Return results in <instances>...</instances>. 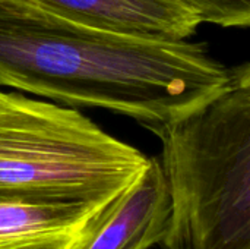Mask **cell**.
I'll return each mask as SVG.
<instances>
[{
	"instance_id": "6da1fadb",
	"label": "cell",
	"mask_w": 250,
	"mask_h": 249,
	"mask_svg": "<svg viewBox=\"0 0 250 249\" xmlns=\"http://www.w3.org/2000/svg\"><path fill=\"white\" fill-rule=\"evenodd\" d=\"M234 75L202 43L141 38L0 0V87L125 114L155 134Z\"/></svg>"
},
{
	"instance_id": "7a4b0ae2",
	"label": "cell",
	"mask_w": 250,
	"mask_h": 249,
	"mask_svg": "<svg viewBox=\"0 0 250 249\" xmlns=\"http://www.w3.org/2000/svg\"><path fill=\"white\" fill-rule=\"evenodd\" d=\"M170 195L166 249H250V66L160 128Z\"/></svg>"
},
{
	"instance_id": "3957f363",
	"label": "cell",
	"mask_w": 250,
	"mask_h": 249,
	"mask_svg": "<svg viewBox=\"0 0 250 249\" xmlns=\"http://www.w3.org/2000/svg\"><path fill=\"white\" fill-rule=\"evenodd\" d=\"M146 163L76 109L0 91V198L111 200Z\"/></svg>"
},
{
	"instance_id": "277c9868",
	"label": "cell",
	"mask_w": 250,
	"mask_h": 249,
	"mask_svg": "<svg viewBox=\"0 0 250 249\" xmlns=\"http://www.w3.org/2000/svg\"><path fill=\"white\" fill-rule=\"evenodd\" d=\"M170 195L160 160L114 197L75 249H149L161 244L170 220Z\"/></svg>"
},
{
	"instance_id": "5b68a950",
	"label": "cell",
	"mask_w": 250,
	"mask_h": 249,
	"mask_svg": "<svg viewBox=\"0 0 250 249\" xmlns=\"http://www.w3.org/2000/svg\"><path fill=\"white\" fill-rule=\"evenodd\" d=\"M63 19L152 40H188L199 19L176 0H22Z\"/></svg>"
},
{
	"instance_id": "8992f818",
	"label": "cell",
	"mask_w": 250,
	"mask_h": 249,
	"mask_svg": "<svg viewBox=\"0 0 250 249\" xmlns=\"http://www.w3.org/2000/svg\"><path fill=\"white\" fill-rule=\"evenodd\" d=\"M111 200L0 198V249H75Z\"/></svg>"
},
{
	"instance_id": "52a82bcc",
	"label": "cell",
	"mask_w": 250,
	"mask_h": 249,
	"mask_svg": "<svg viewBox=\"0 0 250 249\" xmlns=\"http://www.w3.org/2000/svg\"><path fill=\"white\" fill-rule=\"evenodd\" d=\"M201 23L224 28H246L250 25V0H176Z\"/></svg>"
}]
</instances>
